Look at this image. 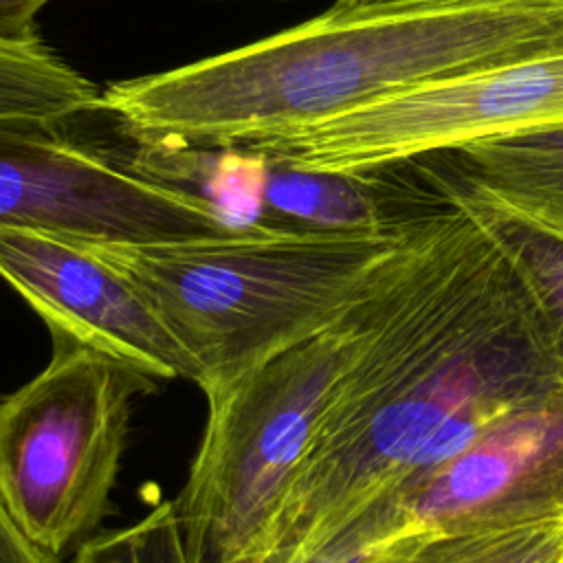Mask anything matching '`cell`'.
Listing matches in <instances>:
<instances>
[{
  "mask_svg": "<svg viewBox=\"0 0 563 563\" xmlns=\"http://www.w3.org/2000/svg\"><path fill=\"white\" fill-rule=\"evenodd\" d=\"M0 400V499L18 528L62 556L110 512L132 407L158 378L66 336Z\"/></svg>",
  "mask_w": 563,
  "mask_h": 563,
  "instance_id": "5b68a950",
  "label": "cell"
},
{
  "mask_svg": "<svg viewBox=\"0 0 563 563\" xmlns=\"http://www.w3.org/2000/svg\"><path fill=\"white\" fill-rule=\"evenodd\" d=\"M563 48V0L336 4L253 44L110 84L139 143L246 145L471 70Z\"/></svg>",
  "mask_w": 563,
  "mask_h": 563,
  "instance_id": "7a4b0ae2",
  "label": "cell"
},
{
  "mask_svg": "<svg viewBox=\"0 0 563 563\" xmlns=\"http://www.w3.org/2000/svg\"><path fill=\"white\" fill-rule=\"evenodd\" d=\"M409 163L453 207L477 222L512 264L541 312L563 376V235L490 194L449 152Z\"/></svg>",
  "mask_w": 563,
  "mask_h": 563,
  "instance_id": "30bf717a",
  "label": "cell"
},
{
  "mask_svg": "<svg viewBox=\"0 0 563 563\" xmlns=\"http://www.w3.org/2000/svg\"><path fill=\"white\" fill-rule=\"evenodd\" d=\"M422 222L402 233L251 229L183 242L84 244L150 301L196 363V385L209 398L334 323Z\"/></svg>",
  "mask_w": 563,
  "mask_h": 563,
  "instance_id": "3957f363",
  "label": "cell"
},
{
  "mask_svg": "<svg viewBox=\"0 0 563 563\" xmlns=\"http://www.w3.org/2000/svg\"><path fill=\"white\" fill-rule=\"evenodd\" d=\"M559 378L526 284L449 202L391 260L374 323L246 563L323 545L398 490L420 446L451 416L512 411Z\"/></svg>",
  "mask_w": 563,
  "mask_h": 563,
  "instance_id": "6da1fadb",
  "label": "cell"
},
{
  "mask_svg": "<svg viewBox=\"0 0 563 563\" xmlns=\"http://www.w3.org/2000/svg\"><path fill=\"white\" fill-rule=\"evenodd\" d=\"M0 229L77 242L156 244L233 229L207 202L66 143L55 128L0 121Z\"/></svg>",
  "mask_w": 563,
  "mask_h": 563,
  "instance_id": "52a82bcc",
  "label": "cell"
},
{
  "mask_svg": "<svg viewBox=\"0 0 563 563\" xmlns=\"http://www.w3.org/2000/svg\"><path fill=\"white\" fill-rule=\"evenodd\" d=\"M48 2L51 0H0V44H40L35 18Z\"/></svg>",
  "mask_w": 563,
  "mask_h": 563,
  "instance_id": "9a60e30c",
  "label": "cell"
},
{
  "mask_svg": "<svg viewBox=\"0 0 563 563\" xmlns=\"http://www.w3.org/2000/svg\"><path fill=\"white\" fill-rule=\"evenodd\" d=\"M407 563H563V512L508 526L433 532Z\"/></svg>",
  "mask_w": 563,
  "mask_h": 563,
  "instance_id": "4fadbf2b",
  "label": "cell"
},
{
  "mask_svg": "<svg viewBox=\"0 0 563 563\" xmlns=\"http://www.w3.org/2000/svg\"><path fill=\"white\" fill-rule=\"evenodd\" d=\"M563 125V48L433 81L240 147L358 172Z\"/></svg>",
  "mask_w": 563,
  "mask_h": 563,
  "instance_id": "8992f818",
  "label": "cell"
},
{
  "mask_svg": "<svg viewBox=\"0 0 563 563\" xmlns=\"http://www.w3.org/2000/svg\"><path fill=\"white\" fill-rule=\"evenodd\" d=\"M435 534L563 512V378L484 431L442 466L374 504Z\"/></svg>",
  "mask_w": 563,
  "mask_h": 563,
  "instance_id": "ba28073f",
  "label": "cell"
},
{
  "mask_svg": "<svg viewBox=\"0 0 563 563\" xmlns=\"http://www.w3.org/2000/svg\"><path fill=\"white\" fill-rule=\"evenodd\" d=\"M92 110H101L97 86L51 53L44 42L0 44V121L57 128Z\"/></svg>",
  "mask_w": 563,
  "mask_h": 563,
  "instance_id": "7c38bea8",
  "label": "cell"
},
{
  "mask_svg": "<svg viewBox=\"0 0 563 563\" xmlns=\"http://www.w3.org/2000/svg\"><path fill=\"white\" fill-rule=\"evenodd\" d=\"M369 2H380V0H336V4H369Z\"/></svg>",
  "mask_w": 563,
  "mask_h": 563,
  "instance_id": "e0dca14e",
  "label": "cell"
},
{
  "mask_svg": "<svg viewBox=\"0 0 563 563\" xmlns=\"http://www.w3.org/2000/svg\"><path fill=\"white\" fill-rule=\"evenodd\" d=\"M0 563H59V556L35 545L11 519L0 499Z\"/></svg>",
  "mask_w": 563,
  "mask_h": 563,
  "instance_id": "2e32d148",
  "label": "cell"
},
{
  "mask_svg": "<svg viewBox=\"0 0 563 563\" xmlns=\"http://www.w3.org/2000/svg\"><path fill=\"white\" fill-rule=\"evenodd\" d=\"M70 563H191L174 501H161L139 521L92 534Z\"/></svg>",
  "mask_w": 563,
  "mask_h": 563,
  "instance_id": "5bb4252c",
  "label": "cell"
},
{
  "mask_svg": "<svg viewBox=\"0 0 563 563\" xmlns=\"http://www.w3.org/2000/svg\"><path fill=\"white\" fill-rule=\"evenodd\" d=\"M396 253L334 323L207 398L205 431L174 499L191 563H246L260 550L343 372L374 323L378 290Z\"/></svg>",
  "mask_w": 563,
  "mask_h": 563,
  "instance_id": "277c9868",
  "label": "cell"
},
{
  "mask_svg": "<svg viewBox=\"0 0 563 563\" xmlns=\"http://www.w3.org/2000/svg\"><path fill=\"white\" fill-rule=\"evenodd\" d=\"M0 279L66 336L150 376L198 383V369L150 301L84 242L0 229Z\"/></svg>",
  "mask_w": 563,
  "mask_h": 563,
  "instance_id": "9c48e42d",
  "label": "cell"
},
{
  "mask_svg": "<svg viewBox=\"0 0 563 563\" xmlns=\"http://www.w3.org/2000/svg\"><path fill=\"white\" fill-rule=\"evenodd\" d=\"M449 154L490 194L563 235V125Z\"/></svg>",
  "mask_w": 563,
  "mask_h": 563,
  "instance_id": "8fae6325",
  "label": "cell"
}]
</instances>
